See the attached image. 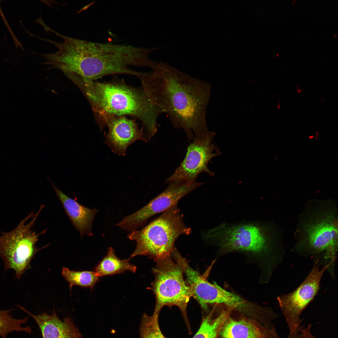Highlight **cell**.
Here are the masks:
<instances>
[{
  "label": "cell",
  "mask_w": 338,
  "mask_h": 338,
  "mask_svg": "<svg viewBox=\"0 0 338 338\" xmlns=\"http://www.w3.org/2000/svg\"><path fill=\"white\" fill-rule=\"evenodd\" d=\"M111 247L108 248L107 254L95 268V271L100 277L122 273L126 271L135 273L136 266L129 262L130 259H121L115 255Z\"/></svg>",
  "instance_id": "2e32d148"
},
{
  "label": "cell",
  "mask_w": 338,
  "mask_h": 338,
  "mask_svg": "<svg viewBox=\"0 0 338 338\" xmlns=\"http://www.w3.org/2000/svg\"><path fill=\"white\" fill-rule=\"evenodd\" d=\"M203 238L218 247L220 256L238 253L252 259L260 268V280L265 282L269 281L285 252L281 231L270 222H223L206 231Z\"/></svg>",
  "instance_id": "7a4b0ae2"
},
{
  "label": "cell",
  "mask_w": 338,
  "mask_h": 338,
  "mask_svg": "<svg viewBox=\"0 0 338 338\" xmlns=\"http://www.w3.org/2000/svg\"><path fill=\"white\" fill-rule=\"evenodd\" d=\"M43 207L41 206L35 214L31 212L12 231L3 232L0 230V256L4 261V271L13 269L18 279L31 268L33 258L42 248L36 247L35 244L39 236L46 230L37 234L31 228Z\"/></svg>",
  "instance_id": "52a82bcc"
},
{
  "label": "cell",
  "mask_w": 338,
  "mask_h": 338,
  "mask_svg": "<svg viewBox=\"0 0 338 338\" xmlns=\"http://www.w3.org/2000/svg\"><path fill=\"white\" fill-rule=\"evenodd\" d=\"M139 79L152 103L166 114L174 128L183 129L188 139L201 138L209 131L206 119L211 96L208 83L161 61Z\"/></svg>",
  "instance_id": "6da1fadb"
},
{
  "label": "cell",
  "mask_w": 338,
  "mask_h": 338,
  "mask_svg": "<svg viewBox=\"0 0 338 338\" xmlns=\"http://www.w3.org/2000/svg\"><path fill=\"white\" fill-rule=\"evenodd\" d=\"M338 210L332 199L309 200L300 214L292 252L310 257L323 267L328 265L331 278L335 275L338 247Z\"/></svg>",
  "instance_id": "3957f363"
},
{
  "label": "cell",
  "mask_w": 338,
  "mask_h": 338,
  "mask_svg": "<svg viewBox=\"0 0 338 338\" xmlns=\"http://www.w3.org/2000/svg\"><path fill=\"white\" fill-rule=\"evenodd\" d=\"M300 330L294 332H290L287 338H302V334L299 332Z\"/></svg>",
  "instance_id": "7402d4cb"
},
{
  "label": "cell",
  "mask_w": 338,
  "mask_h": 338,
  "mask_svg": "<svg viewBox=\"0 0 338 338\" xmlns=\"http://www.w3.org/2000/svg\"><path fill=\"white\" fill-rule=\"evenodd\" d=\"M230 311L219 305H215L203 312L199 330L193 338H217L220 330Z\"/></svg>",
  "instance_id": "9a60e30c"
},
{
  "label": "cell",
  "mask_w": 338,
  "mask_h": 338,
  "mask_svg": "<svg viewBox=\"0 0 338 338\" xmlns=\"http://www.w3.org/2000/svg\"><path fill=\"white\" fill-rule=\"evenodd\" d=\"M65 211L73 225L79 233L81 237L84 235H93L92 226L98 210L90 209L79 204L58 189L47 177Z\"/></svg>",
  "instance_id": "5bb4252c"
},
{
  "label": "cell",
  "mask_w": 338,
  "mask_h": 338,
  "mask_svg": "<svg viewBox=\"0 0 338 338\" xmlns=\"http://www.w3.org/2000/svg\"><path fill=\"white\" fill-rule=\"evenodd\" d=\"M217 338H280L274 326L231 311L223 323Z\"/></svg>",
  "instance_id": "7c38bea8"
},
{
  "label": "cell",
  "mask_w": 338,
  "mask_h": 338,
  "mask_svg": "<svg viewBox=\"0 0 338 338\" xmlns=\"http://www.w3.org/2000/svg\"><path fill=\"white\" fill-rule=\"evenodd\" d=\"M159 315L153 314L151 316L144 313L141 319L140 338H166L160 329Z\"/></svg>",
  "instance_id": "d6986e66"
},
{
  "label": "cell",
  "mask_w": 338,
  "mask_h": 338,
  "mask_svg": "<svg viewBox=\"0 0 338 338\" xmlns=\"http://www.w3.org/2000/svg\"><path fill=\"white\" fill-rule=\"evenodd\" d=\"M310 325H309L305 329H303L300 327V330L302 332V338H315L310 333Z\"/></svg>",
  "instance_id": "44dd1931"
},
{
  "label": "cell",
  "mask_w": 338,
  "mask_h": 338,
  "mask_svg": "<svg viewBox=\"0 0 338 338\" xmlns=\"http://www.w3.org/2000/svg\"><path fill=\"white\" fill-rule=\"evenodd\" d=\"M215 134V132L208 131L201 138H194L187 148L185 158L165 182L181 180L193 183L202 172L213 176L214 173L208 169V164L212 158L221 154L217 146L212 142Z\"/></svg>",
  "instance_id": "30bf717a"
},
{
  "label": "cell",
  "mask_w": 338,
  "mask_h": 338,
  "mask_svg": "<svg viewBox=\"0 0 338 338\" xmlns=\"http://www.w3.org/2000/svg\"><path fill=\"white\" fill-rule=\"evenodd\" d=\"M61 273L63 277L69 283L71 291L74 285L92 289L99 280L100 277L95 271H75L63 267Z\"/></svg>",
  "instance_id": "e0dca14e"
},
{
  "label": "cell",
  "mask_w": 338,
  "mask_h": 338,
  "mask_svg": "<svg viewBox=\"0 0 338 338\" xmlns=\"http://www.w3.org/2000/svg\"><path fill=\"white\" fill-rule=\"evenodd\" d=\"M168 182V187L162 192L142 208L125 217L116 226L130 233L137 230L151 217L177 205L182 198L204 184L196 181L191 183L181 180Z\"/></svg>",
  "instance_id": "ba28073f"
},
{
  "label": "cell",
  "mask_w": 338,
  "mask_h": 338,
  "mask_svg": "<svg viewBox=\"0 0 338 338\" xmlns=\"http://www.w3.org/2000/svg\"><path fill=\"white\" fill-rule=\"evenodd\" d=\"M156 262V264L152 270L155 279L149 288L156 298L153 313L159 315L164 306H177L182 312L189 333L191 334L187 308L192 296L184 279L183 270L172 260L171 256Z\"/></svg>",
  "instance_id": "8992f818"
},
{
  "label": "cell",
  "mask_w": 338,
  "mask_h": 338,
  "mask_svg": "<svg viewBox=\"0 0 338 338\" xmlns=\"http://www.w3.org/2000/svg\"><path fill=\"white\" fill-rule=\"evenodd\" d=\"M1 1L0 0V3ZM0 14L1 15V16L3 19V21H4V22L5 25L8 28V30L9 31V32H10V33H11V36H12V37L13 38V41H14L15 44V46L17 48L18 46H19L20 47H21V48H22V49H23V47L22 46V44L19 42V41L17 39V38L15 36V35L13 33V31H12L11 29V28L10 27L9 24H8V23L7 22V20H6V19L4 14H3V12H2V9L1 8L0 3Z\"/></svg>",
  "instance_id": "ffe728a7"
},
{
  "label": "cell",
  "mask_w": 338,
  "mask_h": 338,
  "mask_svg": "<svg viewBox=\"0 0 338 338\" xmlns=\"http://www.w3.org/2000/svg\"><path fill=\"white\" fill-rule=\"evenodd\" d=\"M11 310H0V336L6 338L8 334L13 331L30 332L31 330L30 327H23L21 326L22 324L27 322L28 317L22 319L14 318L10 315Z\"/></svg>",
  "instance_id": "ac0fdd59"
},
{
  "label": "cell",
  "mask_w": 338,
  "mask_h": 338,
  "mask_svg": "<svg viewBox=\"0 0 338 338\" xmlns=\"http://www.w3.org/2000/svg\"><path fill=\"white\" fill-rule=\"evenodd\" d=\"M316 262L307 277L292 292L278 297L277 300L290 330V332L299 330L302 312L317 294L320 282L328 265L320 269Z\"/></svg>",
  "instance_id": "9c48e42d"
},
{
  "label": "cell",
  "mask_w": 338,
  "mask_h": 338,
  "mask_svg": "<svg viewBox=\"0 0 338 338\" xmlns=\"http://www.w3.org/2000/svg\"><path fill=\"white\" fill-rule=\"evenodd\" d=\"M95 116L100 131L107 127L108 132L104 133V143L115 154L125 156L127 148L136 141H148L144 137L143 128H139L135 120L125 116L105 114Z\"/></svg>",
  "instance_id": "8fae6325"
},
{
  "label": "cell",
  "mask_w": 338,
  "mask_h": 338,
  "mask_svg": "<svg viewBox=\"0 0 338 338\" xmlns=\"http://www.w3.org/2000/svg\"><path fill=\"white\" fill-rule=\"evenodd\" d=\"M17 306L30 315L38 325L42 338H82L73 320L68 317L61 320L54 310L51 315L45 313L34 315L22 306Z\"/></svg>",
  "instance_id": "4fadbf2b"
},
{
  "label": "cell",
  "mask_w": 338,
  "mask_h": 338,
  "mask_svg": "<svg viewBox=\"0 0 338 338\" xmlns=\"http://www.w3.org/2000/svg\"><path fill=\"white\" fill-rule=\"evenodd\" d=\"M80 78V87L95 115L132 116L141 122L146 139L148 141L154 136L159 126L158 118L162 113L141 87L128 85L123 79L100 82Z\"/></svg>",
  "instance_id": "277c9868"
},
{
  "label": "cell",
  "mask_w": 338,
  "mask_h": 338,
  "mask_svg": "<svg viewBox=\"0 0 338 338\" xmlns=\"http://www.w3.org/2000/svg\"><path fill=\"white\" fill-rule=\"evenodd\" d=\"M192 232L183 222L177 204L166 210L146 226L127 235L135 241L136 248L130 259L138 255L149 257L155 262L171 256L176 240L182 235Z\"/></svg>",
  "instance_id": "5b68a950"
}]
</instances>
